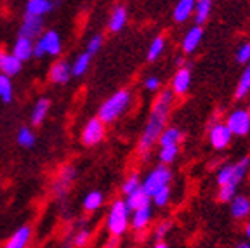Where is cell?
Here are the masks:
<instances>
[{
	"label": "cell",
	"mask_w": 250,
	"mask_h": 248,
	"mask_svg": "<svg viewBox=\"0 0 250 248\" xmlns=\"http://www.w3.org/2000/svg\"><path fill=\"white\" fill-rule=\"evenodd\" d=\"M172 104H174V92L170 89H165L158 94L156 101L151 106V113L149 118L145 125V130L139 137V144H137V153L141 158H148L149 153L153 151L158 136L162 134L165 127H167V118L170 115Z\"/></svg>",
	"instance_id": "1"
},
{
	"label": "cell",
	"mask_w": 250,
	"mask_h": 248,
	"mask_svg": "<svg viewBox=\"0 0 250 248\" xmlns=\"http://www.w3.org/2000/svg\"><path fill=\"white\" fill-rule=\"evenodd\" d=\"M250 170V158L243 156L236 163H226L219 168L215 174V181L219 184V194L217 200L223 203L231 202V198L238 193V186L245 179V175Z\"/></svg>",
	"instance_id": "2"
},
{
	"label": "cell",
	"mask_w": 250,
	"mask_h": 248,
	"mask_svg": "<svg viewBox=\"0 0 250 248\" xmlns=\"http://www.w3.org/2000/svg\"><path fill=\"white\" fill-rule=\"evenodd\" d=\"M130 103H132V94H130V90H127V89L117 90V92L111 94V96L99 106L98 118L104 122V124H113L115 120H118V118L124 115L125 109L130 106Z\"/></svg>",
	"instance_id": "3"
},
{
	"label": "cell",
	"mask_w": 250,
	"mask_h": 248,
	"mask_svg": "<svg viewBox=\"0 0 250 248\" xmlns=\"http://www.w3.org/2000/svg\"><path fill=\"white\" fill-rule=\"evenodd\" d=\"M129 222H130V210L125 203V200H117L111 203L106 217V227H108L109 234L113 238L124 236L129 231Z\"/></svg>",
	"instance_id": "4"
},
{
	"label": "cell",
	"mask_w": 250,
	"mask_h": 248,
	"mask_svg": "<svg viewBox=\"0 0 250 248\" xmlns=\"http://www.w3.org/2000/svg\"><path fill=\"white\" fill-rule=\"evenodd\" d=\"M170 181H172V170L168 168V165L160 163L158 167L153 168V170L141 181V187H143V191L151 198V194L155 193V191H158L160 187L170 184Z\"/></svg>",
	"instance_id": "5"
},
{
	"label": "cell",
	"mask_w": 250,
	"mask_h": 248,
	"mask_svg": "<svg viewBox=\"0 0 250 248\" xmlns=\"http://www.w3.org/2000/svg\"><path fill=\"white\" fill-rule=\"evenodd\" d=\"M106 136V124L99 118H90L82 130V144L83 146H96L103 143Z\"/></svg>",
	"instance_id": "6"
},
{
	"label": "cell",
	"mask_w": 250,
	"mask_h": 248,
	"mask_svg": "<svg viewBox=\"0 0 250 248\" xmlns=\"http://www.w3.org/2000/svg\"><path fill=\"white\" fill-rule=\"evenodd\" d=\"M228 128L233 136H247L250 132V115L247 109H234L228 115Z\"/></svg>",
	"instance_id": "7"
},
{
	"label": "cell",
	"mask_w": 250,
	"mask_h": 248,
	"mask_svg": "<svg viewBox=\"0 0 250 248\" xmlns=\"http://www.w3.org/2000/svg\"><path fill=\"white\" fill-rule=\"evenodd\" d=\"M231 139H233V134H231V130L228 128L226 124L217 122V124L212 125L210 130H208V141H210V146L214 147V149H217V151L226 149V147L229 146Z\"/></svg>",
	"instance_id": "8"
},
{
	"label": "cell",
	"mask_w": 250,
	"mask_h": 248,
	"mask_svg": "<svg viewBox=\"0 0 250 248\" xmlns=\"http://www.w3.org/2000/svg\"><path fill=\"white\" fill-rule=\"evenodd\" d=\"M132 215H130V222H129V227L134 229L136 233H143L145 229H148L149 222L153 219V212H151V203L145 207H139V208L132 210Z\"/></svg>",
	"instance_id": "9"
},
{
	"label": "cell",
	"mask_w": 250,
	"mask_h": 248,
	"mask_svg": "<svg viewBox=\"0 0 250 248\" xmlns=\"http://www.w3.org/2000/svg\"><path fill=\"white\" fill-rule=\"evenodd\" d=\"M191 87V70L188 66H179L177 73L172 78V87L170 90L174 96H184Z\"/></svg>",
	"instance_id": "10"
},
{
	"label": "cell",
	"mask_w": 250,
	"mask_h": 248,
	"mask_svg": "<svg viewBox=\"0 0 250 248\" xmlns=\"http://www.w3.org/2000/svg\"><path fill=\"white\" fill-rule=\"evenodd\" d=\"M202 40H203V28H202V24H195V26L189 28V30L184 33L183 42H181L183 52H184V54H193V52H195L196 49L200 47Z\"/></svg>",
	"instance_id": "11"
},
{
	"label": "cell",
	"mask_w": 250,
	"mask_h": 248,
	"mask_svg": "<svg viewBox=\"0 0 250 248\" xmlns=\"http://www.w3.org/2000/svg\"><path fill=\"white\" fill-rule=\"evenodd\" d=\"M42 28H43V21L40 16H30L26 14L24 16V21L21 24V30H20V35L28 37V39L35 40L40 37L42 33Z\"/></svg>",
	"instance_id": "12"
},
{
	"label": "cell",
	"mask_w": 250,
	"mask_h": 248,
	"mask_svg": "<svg viewBox=\"0 0 250 248\" xmlns=\"http://www.w3.org/2000/svg\"><path fill=\"white\" fill-rule=\"evenodd\" d=\"M40 43L43 45V51H45V54L49 56H59L62 51V43H61V37H59L58 31L54 30H49L45 31L43 35L39 37Z\"/></svg>",
	"instance_id": "13"
},
{
	"label": "cell",
	"mask_w": 250,
	"mask_h": 248,
	"mask_svg": "<svg viewBox=\"0 0 250 248\" xmlns=\"http://www.w3.org/2000/svg\"><path fill=\"white\" fill-rule=\"evenodd\" d=\"M49 78L58 85L68 83V80L71 78V64L66 61H56L49 70Z\"/></svg>",
	"instance_id": "14"
},
{
	"label": "cell",
	"mask_w": 250,
	"mask_h": 248,
	"mask_svg": "<svg viewBox=\"0 0 250 248\" xmlns=\"http://www.w3.org/2000/svg\"><path fill=\"white\" fill-rule=\"evenodd\" d=\"M21 64L23 62L16 58L12 52L0 51V71L9 77H16V75L21 71Z\"/></svg>",
	"instance_id": "15"
},
{
	"label": "cell",
	"mask_w": 250,
	"mask_h": 248,
	"mask_svg": "<svg viewBox=\"0 0 250 248\" xmlns=\"http://www.w3.org/2000/svg\"><path fill=\"white\" fill-rule=\"evenodd\" d=\"M12 54L20 59L21 62L31 59V56H33V40L28 39V37L18 35V39H16V42H14V47H12Z\"/></svg>",
	"instance_id": "16"
},
{
	"label": "cell",
	"mask_w": 250,
	"mask_h": 248,
	"mask_svg": "<svg viewBox=\"0 0 250 248\" xmlns=\"http://www.w3.org/2000/svg\"><path fill=\"white\" fill-rule=\"evenodd\" d=\"M231 215H233L234 219H245L250 215V200L247 196H243V194H234L233 198H231Z\"/></svg>",
	"instance_id": "17"
},
{
	"label": "cell",
	"mask_w": 250,
	"mask_h": 248,
	"mask_svg": "<svg viewBox=\"0 0 250 248\" xmlns=\"http://www.w3.org/2000/svg\"><path fill=\"white\" fill-rule=\"evenodd\" d=\"M195 2L196 0H177L176 7H174V21L176 23H186L195 12Z\"/></svg>",
	"instance_id": "18"
},
{
	"label": "cell",
	"mask_w": 250,
	"mask_h": 248,
	"mask_svg": "<svg viewBox=\"0 0 250 248\" xmlns=\"http://www.w3.org/2000/svg\"><path fill=\"white\" fill-rule=\"evenodd\" d=\"M31 240V227L30 226H21L7 241L5 247L7 248H24Z\"/></svg>",
	"instance_id": "19"
},
{
	"label": "cell",
	"mask_w": 250,
	"mask_h": 248,
	"mask_svg": "<svg viewBox=\"0 0 250 248\" xmlns=\"http://www.w3.org/2000/svg\"><path fill=\"white\" fill-rule=\"evenodd\" d=\"M54 2L52 0H28L26 2V14L30 16H45L54 9Z\"/></svg>",
	"instance_id": "20"
},
{
	"label": "cell",
	"mask_w": 250,
	"mask_h": 248,
	"mask_svg": "<svg viewBox=\"0 0 250 248\" xmlns=\"http://www.w3.org/2000/svg\"><path fill=\"white\" fill-rule=\"evenodd\" d=\"M125 196H127L125 198V203H127V207H129L130 212L136 210V208H139V207H145V205H148V203H151V198L143 191V187H137L136 191L125 194Z\"/></svg>",
	"instance_id": "21"
},
{
	"label": "cell",
	"mask_w": 250,
	"mask_h": 248,
	"mask_svg": "<svg viewBox=\"0 0 250 248\" xmlns=\"http://www.w3.org/2000/svg\"><path fill=\"white\" fill-rule=\"evenodd\" d=\"M127 24V9L124 5H118V7L113 9L111 12V18H109V31H113V33H118L122 31Z\"/></svg>",
	"instance_id": "22"
},
{
	"label": "cell",
	"mask_w": 250,
	"mask_h": 248,
	"mask_svg": "<svg viewBox=\"0 0 250 248\" xmlns=\"http://www.w3.org/2000/svg\"><path fill=\"white\" fill-rule=\"evenodd\" d=\"M49 109H51V101L45 99V97L39 99V101L35 103V106H33V111H31V124L33 125L42 124L47 115H49Z\"/></svg>",
	"instance_id": "23"
},
{
	"label": "cell",
	"mask_w": 250,
	"mask_h": 248,
	"mask_svg": "<svg viewBox=\"0 0 250 248\" xmlns=\"http://www.w3.org/2000/svg\"><path fill=\"white\" fill-rule=\"evenodd\" d=\"M183 132L181 128L177 127H165L162 130V134L158 136V141L156 143L160 144V146H167V144H179L183 141Z\"/></svg>",
	"instance_id": "24"
},
{
	"label": "cell",
	"mask_w": 250,
	"mask_h": 248,
	"mask_svg": "<svg viewBox=\"0 0 250 248\" xmlns=\"http://www.w3.org/2000/svg\"><path fill=\"white\" fill-rule=\"evenodd\" d=\"M250 92V61L247 62L245 70H243L242 77L238 80V85H236V90H234V99H243L247 97Z\"/></svg>",
	"instance_id": "25"
},
{
	"label": "cell",
	"mask_w": 250,
	"mask_h": 248,
	"mask_svg": "<svg viewBox=\"0 0 250 248\" xmlns=\"http://www.w3.org/2000/svg\"><path fill=\"white\" fill-rule=\"evenodd\" d=\"M212 4H214V0H196L195 12H193V14H195L196 24H203L208 20V16H210V11H212Z\"/></svg>",
	"instance_id": "26"
},
{
	"label": "cell",
	"mask_w": 250,
	"mask_h": 248,
	"mask_svg": "<svg viewBox=\"0 0 250 248\" xmlns=\"http://www.w3.org/2000/svg\"><path fill=\"white\" fill-rule=\"evenodd\" d=\"M179 156V144H167V146L160 147V153H158V160L164 165H170L174 163Z\"/></svg>",
	"instance_id": "27"
},
{
	"label": "cell",
	"mask_w": 250,
	"mask_h": 248,
	"mask_svg": "<svg viewBox=\"0 0 250 248\" xmlns=\"http://www.w3.org/2000/svg\"><path fill=\"white\" fill-rule=\"evenodd\" d=\"M103 202H104V196H103L101 191H90L83 198V208L87 212H96L103 207Z\"/></svg>",
	"instance_id": "28"
},
{
	"label": "cell",
	"mask_w": 250,
	"mask_h": 248,
	"mask_svg": "<svg viewBox=\"0 0 250 248\" xmlns=\"http://www.w3.org/2000/svg\"><path fill=\"white\" fill-rule=\"evenodd\" d=\"M90 58H92V56H90L89 52H83V54L78 56L73 61V64H71V75H73V77H82V75H85L87 70H89Z\"/></svg>",
	"instance_id": "29"
},
{
	"label": "cell",
	"mask_w": 250,
	"mask_h": 248,
	"mask_svg": "<svg viewBox=\"0 0 250 248\" xmlns=\"http://www.w3.org/2000/svg\"><path fill=\"white\" fill-rule=\"evenodd\" d=\"M165 39L164 37H155V39L151 40V43H149V49H148V61H156V59L160 58L162 54H164L165 51Z\"/></svg>",
	"instance_id": "30"
},
{
	"label": "cell",
	"mask_w": 250,
	"mask_h": 248,
	"mask_svg": "<svg viewBox=\"0 0 250 248\" xmlns=\"http://www.w3.org/2000/svg\"><path fill=\"white\" fill-rule=\"evenodd\" d=\"M0 99L4 103L12 101V82L9 75L0 73Z\"/></svg>",
	"instance_id": "31"
},
{
	"label": "cell",
	"mask_w": 250,
	"mask_h": 248,
	"mask_svg": "<svg viewBox=\"0 0 250 248\" xmlns=\"http://www.w3.org/2000/svg\"><path fill=\"white\" fill-rule=\"evenodd\" d=\"M170 196H172V191H170V187H168V184L167 186H164V187H160L158 191H155V193L151 194V202H153V205H156V207H165L168 202H170Z\"/></svg>",
	"instance_id": "32"
},
{
	"label": "cell",
	"mask_w": 250,
	"mask_h": 248,
	"mask_svg": "<svg viewBox=\"0 0 250 248\" xmlns=\"http://www.w3.org/2000/svg\"><path fill=\"white\" fill-rule=\"evenodd\" d=\"M16 141H18V144H20V146L31 147L33 144H35V134H33V132H31L28 127H23V128H20V132H18Z\"/></svg>",
	"instance_id": "33"
},
{
	"label": "cell",
	"mask_w": 250,
	"mask_h": 248,
	"mask_svg": "<svg viewBox=\"0 0 250 248\" xmlns=\"http://www.w3.org/2000/svg\"><path fill=\"white\" fill-rule=\"evenodd\" d=\"M137 187H141V177L137 174H132L125 179L124 184H122V193L129 194V193H132V191H136Z\"/></svg>",
	"instance_id": "34"
},
{
	"label": "cell",
	"mask_w": 250,
	"mask_h": 248,
	"mask_svg": "<svg viewBox=\"0 0 250 248\" xmlns=\"http://www.w3.org/2000/svg\"><path fill=\"white\" fill-rule=\"evenodd\" d=\"M236 62L240 64H247L250 61V42H245L238 47V51H236Z\"/></svg>",
	"instance_id": "35"
},
{
	"label": "cell",
	"mask_w": 250,
	"mask_h": 248,
	"mask_svg": "<svg viewBox=\"0 0 250 248\" xmlns=\"http://www.w3.org/2000/svg\"><path fill=\"white\" fill-rule=\"evenodd\" d=\"M103 42H104L103 35H94L92 39H90L89 42H87V51L85 52H89L90 56L98 54L99 49H101V45H103Z\"/></svg>",
	"instance_id": "36"
},
{
	"label": "cell",
	"mask_w": 250,
	"mask_h": 248,
	"mask_svg": "<svg viewBox=\"0 0 250 248\" xmlns=\"http://www.w3.org/2000/svg\"><path fill=\"white\" fill-rule=\"evenodd\" d=\"M170 227H172V222L170 221L160 222V224L156 226V229H155V240L156 241L165 240V236H167V233L170 231Z\"/></svg>",
	"instance_id": "37"
},
{
	"label": "cell",
	"mask_w": 250,
	"mask_h": 248,
	"mask_svg": "<svg viewBox=\"0 0 250 248\" xmlns=\"http://www.w3.org/2000/svg\"><path fill=\"white\" fill-rule=\"evenodd\" d=\"M89 240H90V233L87 229H83V231H80V233L73 238V245L75 247H85V245L89 243Z\"/></svg>",
	"instance_id": "38"
},
{
	"label": "cell",
	"mask_w": 250,
	"mask_h": 248,
	"mask_svg": "<svg viewBox=\"0 0 250 248\" xmlns=\"http://www.w3.org/2000/svg\"><path fill=\"white\" fill-rule=\"evenodd\" d=\"M145 87L149 92H155V90L160 89V78L158 77H146L145 78Z\"/></svg>",
	"instance_id": "39"
},
{
	"label": "cell",
	"mask_w": 250,
	"mask_h": 248,
	"mask_svg": "<svg viewBox=\"0 0 250 248\" xmlns=\"http://www.w3.org/2000/svg\"><path fill=\"white\" fill-rule=\"evenodd\" d=\"M33 56L35 58H43L45 56V51H43V45L40 43L39 39L33 40Z\"/></svg>",
	"instance_id": "40"
},
{
	"label": "cell",
	"mask_w": 250,
	"mask_h": 248,
	"mask_svg": "<svg viewBox=\"0 0 250 248\" xmlns=\"http://www.w3.org/2000/svg\"><path fill=\"white\" fill-rule=\"evenodd\" d=\"M155 247L156 248H167L168 243H165V241H155Z\"/></svg>",
	"instance_id": "41"
},
{
	"label": "cell",
	"mask_w": 250,
	"mask_h": 248,
	"mask_svg": "<svg viewBox=\"0 0 250 248\" xmlns=\"http://www.w3.org/2000/svg\"><path fill=\"white\" fill-rule=\"evenodd\" d=\"M236 247H238V248H250V241H240Z\"/></svg>",
	"instance_id": "42"
},
{
	"label": "cell",
	"mask_w": 250,
	"mask_h": 248,
	"mask_svg": "<svg viewBox=\"0 0 250 248\" xmlns=\"http://www.w3.org/2000/svg\"><path fill=\"white\" fill-rule=\"evenodd\" d=\"M245 236H247V240H250V221L247 222V226H245Z\"/></svg>",
	"instance_id": "43"
},
{
	"label": "cell",
	"mask_w": 250,
	"mask_h": 248,
	"mask_svg": "<svg viewBox=\"0 0 250 248\" xmlns=\"http://www.w3.org/2000/svg\"><path fill=\"white\" fill-rule=\"evenodd\" d=\"M176 64L177 66H184V59L183 58H176Z\"/></svg>",
	"instance_id": "44"
},
{
	"label": "cell",
	"mask_w": 250,
	"mask_h": 248,
	"mask_svg": "<svg viewBox=\"0 0 250 248\" xmlns=\"http://www.w3.org/2000/svg\"><path fill=\"white\" fill-rule=\"evenodd\" d=\"M247 111H249V115H250V106H249V109H247Z\"/></svg>",
	"instance_id": "45"
}]
</instances>
